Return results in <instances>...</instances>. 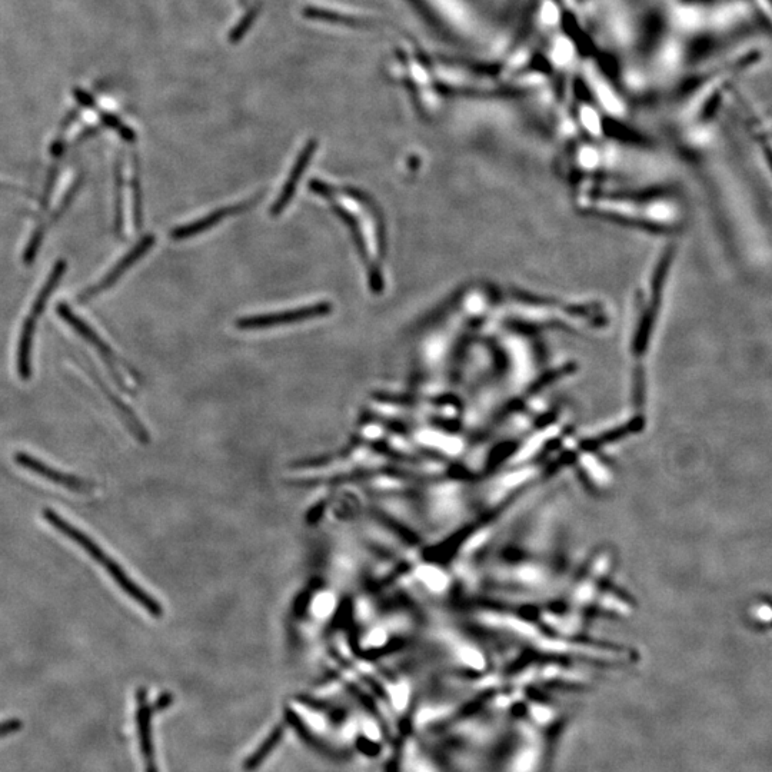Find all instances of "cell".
<instances>
[{
	"mask_svg": "<svg viewBox=\"0 0 772 772\" xmlns=\"http://www.w3.org/2000/svg\"><path fill=\"white\" fill-rule=\"evenodd\" d=\"M42 514L43 518L46 519V522H48L52 528H55L56 531L61 532L62 535H65V537H68L71 541L75 542L76 545H79V547H81L83 551L96 562V564L101 565V567L105 569L106 574L115 581V584L118 585L131 600L135 601L136 604L141 605L143 610L148 611L152 617H162L163 608L162 605L159 604V601L155 600L148 591L139 587V585L129 577L128 572L122 568V565H119L111 555L106 554L105 549H103L95 539L89 537V535L85 534L81 529L76 528L71 522L66 521L65 518L61 517L58 512L53 511L51 508L43 509Z\"/></svg>",
	"mask_w": 772,
	"mask_h": 772,
	"instance_id": "obj_1",
	"label": "cell"
},
{
	"mask_svg": "<svg viewBox=\"0 0 772 772\" xmlns=\"http://www.w3.org/2000/svg\"><path fill=\"white\" fill-rule=\"evenodd\" d=\"M56 311H58V315L61 316L66 324L71 326L76 334L85 339V341L88 342V344L91 345L93 349H96V351L99 352L103 362H105L106 368H108V371L111 372L112 379L115 381V384L118 385L122 391L131 394V391H129L125 381H123L121 372H119L118 358H116L115 352L112 351L111 346L106 344L101 336L98 335V332L93 331L91 326L86 324L81 316L76 315L75 312L72 311L71 306L68 304H59Z\"/></svg>",
	"mask_w": 772,
	"mask_h": 772,
	"instance_id": "obj_2",
	"label": "cell"
},
{
	"mask_svg": "<svg viewBox=\"0 0 772 772\" xmlns=\"http://www.w3.org/2000/svg\"><path fill=\"white\" fill-rule=\"evenodd\" d=\"M13 461L19 467L26 469V471L32 472V474L38 475V477L48 479L52 484L68 489V491L78 492V494H89V492L96 488V484L92 479L58 471V469L49 467L45 462L39 461L38 458L26 454V452H15L13 454Z\"/></svg>",
	"mask_w": 772,
	"mask_h": 772,
	"instance_id": "obj_3",
	"label": "cell"
},
{
	"mask_svg": "<svg viewBox=\"0 0 772 772\" xmlns=\"http://www.w3.org/2000/svg\"><path fill=\"white\" fill-rule=\"evenodd\" d=\"M156 245V236L153 235H146L143 236L141 241L138 242L131 251L128 252L121 261L118 262L111 271L108 272L101 281L98 282V284L89 286L88 289H85V291L82 292L81 295H79L78 301L81 302V304H85V302L92 301V299H95L96 296H99L103 294V292L108 291V289H111L113 285L116 284V282L119 281V279L122 278L123 275L126 274V272L129 271V269L132 268V266L136 265V262L141 261L143 256L148 254L149 251L153 248V246Z\"/></svg>",
	"mask_w": 772,
	"mask_h": 772,
	"instance_id": "obj_4",
	"label": "cell"
},
{
	"mask_svg": "<svg viewBox=\"0 0 772 772\" xmlns=\"http://www.w3.org/2000/svg\"><path fill=\"white\" fill-rule=\"evenodd\" d=\"M331 311V304H328V302H321V304L305 306V308L281 312V314L259 315L251 316V318H244L238 322V326L242 329H255L268 328V326L295 324V322H302L305 321V319L328 315Z\"/></svg>",
	"mask_w": 772,
	"mask_h": 772,
	"instance_id": "obj_5",
	"label": "cell"
},
{
	"mask_svg": "<svg viewBox=\"0 0 772 772\" xmlns=\"http://www.w3.org/2000/svg\"><path fill=\"white\" fill-rule=\"evenodd\" d=\"M89 371H91L93 382H95V384L101 388L102 394L105 395L109 402H111L112 407L115 408V411L118 412L119 417H121L122 421L125 422L126 428L132 432L133 437L138 439L141 444H148V442L151 441V435H149L148 429L145 428V425L142 424L141 419L136 417L133 409L129 408L128 405H126L125 402H123L122 399L115 394V392H112L111 388H108V385L102 381L101 376L93 371L91 366H89Z\"/></svg>",
	"mask_w": 772,
	"mask_h": 772,
	"instance_id": "obj_6",
	"label": "cell"
},
{
	"mask_svg": "<svg viewBox=\"0 0 772 772\" xmlns=\"http://www.w3.org/2000/svg\"><path fill=\"white\" fill-rule=\"evenodd\" d=\"M251 202H244V204L228 206V208H221L218 211L212 212V214L206 215L205 218L198 219V221L192 222V224L179 226L172 231V239L175 241H185V239L192 238L199 234L209 231L214 228L219 222L224 221L228 216L239 214L251 205Z\"/></svg>",
	"mask_w": 772,
	"mask_h": 772,
	"instance_id": "obj_7",
	"label": "cell"
},
{
	"mask_svg": "<svg viewBox=\"0 0 772 772\" xmlns=\"http://www.w3.org/2000/svg\"><path fill=\"white\" fill-rule=\"evenodd\" d=\"M66 269H68V264H66L65 259H59L55 266H53L51 274L48 275V279L43 284L38 296H36L35 302L32 305L31 315L28 316V319L38 322V319L45 312L46 305H48L49 299L52 298L53 292L61 284L63 275L66 274Z\"/></svg>",
	"mask_w": 772,
	"mask_h": 772,
	"instance_id": "obj_8",
	"label": "cell"
},
{
	"mask_svg": "<svg viewBox=\"0 0 772 772\" xmlns=\"http://www.w3.org/2000/svg\"><path fill=\"white\" fill-rule=\"evenodd\" d=\"M311 152V149H309V151H306L304 155L298 159V162H296L294 171H292L291 176H289L288 181H286L284 189H282L281 196H279L278 201L275 202L274 208H272V215L282 214V212L285 211L286 206L291 202V199L294 198L296 186H298L299 178H301L302 172L305 171L306 165H308V159Z\"/></svg>",
	"mask_w": 772,
	"mask_h": 772,
	"instance_id": "obj_9",
	"label": "cell"
},
{
	"mask_svg": "<svg viewBox=\"0 0 772 772\" xmlns=\"http://www.w3.org/2000/svg\"><path fill=\"white\" fill-rule=\"evenodd\" d=\"M132 204H133V224L138 231H141L143 226V189L141 182V166H139L138 156L133 158V175H132Z\"/></svg>",
	"mask_w": 772,
	"mask_h": 772,
	"instance_id": "obj_10",
	"label": "cell"
},
{
	"mask_svg": "<svg viewBox=\"0 0 772 772\" xmlns=\"http://www.w3.org/2000/svg\"><path fill=\"white\" fill-rule=\"evenodd\" d=\"M122 159L116 161L115 168V232L123 236V169Z\"/></svg>",
	"mask_w": 772,
	"mask_h": 772,
	"instance_id": "obj_11",
	"label": "cell"
},
{
	"mask_svg": "<svg viewBox=\"0 0 772 772\" xmlns=\"http://www.w3.org/2000/svg\"><path fill=\"white\" fill-rule=\"evenodd\" d=\"M102 121L106 126L113 129V131L118 132L123 141L135 142V132H133L132 129H129L125 123H122L121 119L109 115V113H102Z\"/></svg>",
	"mask_w": 772,
	"mask_h": 772,
	"instance_id": "obj_12",
	"label": "cell"
},
{
	"mask_svg": "<svg viewBox=\"0 0 772 772\" xmlns=\"http://www.w3.org/2000/svg\"><path fill=\"white\" fill-rule=\"evenodd\" d=\"M595 91H597L598 98L602 102V105L611 112H621V103L618 101L617 96L612 93L611 89L602 82H598L595 85Z\"/></svg>",
	"mask_w": 772,
	"mask_h": 772,
	"instance_id": "obj_13",
	"label": "cell"
},
{
	"mask_svg": "<svg viewBox=\"0 0 772 772\" xmlns=\"http://www.w3.org/2000/svg\"><path fill=\"white\" fill-rule=\"evenodd\" d=\"M574 55V48H572L571 42L567 39H559L554 49V61L558 65H567Z\"/></svg>",
	"mask_w": 772,
	"mask_h": 772,
	"instance_id": "obj_14",
	"label": "cell"
},
{
	"mask_svg": "<svg viewBox=\"0 0 772 772\" xmlns=\"http://www.w3.org/2000/svg\"><path fill=\"white\" fill-rule=\"evenodd\" d=\"M558 19L559 12L557 6L552 2L545 3V5L542 6V21L547 23V25H555V23L558 22Z\"/></svg>",
	"mask_w": 772,
	"mask_h": 772,
	"instance_id": "obj_15",
	"label": "cell"
},
{
	"mask_svg": "<svg viewBox=\"0 0 772 772\" xmlns=\"http://www.w3.org/2000/svg\"><path fill=\"white\" fill-rule=\"evenodd\" d=\"M582 119H584L585 126L592 132L600 131V119H598L597 112L594 109L585 108L582 111Z\"/></svg>",
	"mask_w": 772,
	"mask_h": 772,
	"instance_id": "obj_16",
	"label": "cell"
},
{
	"mask_svg": "<svg viewBox=\"0 0 772 772\" xmlns=\"http://www.w3.org/2000/svg\"><path fill=\"white\" fill-rule=\"evenodd\" d=\"M678 22L680 25L692 28V26L698 23V13L695 11H680L678 12Z\"/></svg>",
	"mask_w": 772,
	"mask_h": 772,
	"instance_id": "obj_17",
	"label": "cell"
},
{
	"mask_svg": "<svg viewBox=\"0 0 772 772\" xmlns=\"http://www.w3.org/2000/svg\"><path fill=\"white\" fill-rule=\"evenodd\" d=\"M0 193H6V195L26 196V198H33V195H29L25 189L18 188V186L6 185V183L0 182Z\"/></svg>",
	"mask_w": 772,
	"mask_h": 772,
	"instance_id": "obj_18",
	"label": "cell"
},
{
	"mask_svg": "<svg viewBox=\"0 0 772 772\" xmlns=\"http://www.w3.org/2000/svg\"><path fill=\"white\" fill-rule=\"evenodd\" d=\"M19 728H21V722L19 721H9L5 722V724H0V737L9 734V732L19 730Z\"/></svg>",
	"mask_w": 772,
	"mask_h": 772,
	"instance_id": "obj_19",
	"label": "cell"
}]
</instances>
